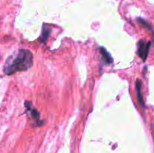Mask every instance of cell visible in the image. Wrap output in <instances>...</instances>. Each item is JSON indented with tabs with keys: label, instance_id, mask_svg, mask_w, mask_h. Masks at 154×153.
Masks as SVG:
<instances>
[{
	"label": "cell",
	"instance_id": "cell-5",
	"mask_svg": "<svg viewBox=\"0 0 154 153\" xmlns=\"http://www.w3.org/2000/svg\"><path fill=\"white\" fill-rule=\"evenodd\" d=\"M99 52L102 56V58L105 63L107 64H111L113 62V58L109 52L107 51V50L104 47H99Z\"/></svg>",
	"mask_w": 154,
	"mask_h": 153
},
{
	"label": "cell",
	"instance_id": "cell-6",
	"mask_svg": "<svg viewBox=\"0 0 154 153\" xmlns=\"http://www.w3.org/2000/svg\"><path fill=\"white\" fill-rule=\"evenodd\" d=\"M141 81L140 80H136V90H137V98H138V100L140 104H141V106L143 107L145 106V104H144V100H143L142 94H141Z\"/></svg>",
	"mask_w": 154,
	"mask_h": 153
},
{
	"label": "cell",
	"instance_id": "cell-7",
	"mask_svg": "<svg viewBox=\"0 0 154 153\" xmlns=\"http://www.w3.org/2000/svg\"><path fill=\"white\" fill-rule=\"evenodd\" d=\"M138 20L140 21V23L142 24V25L144 26L147 27V28H150V26L148 25V23H147V22H146L145 20H142V19H138Z\"/></svg>",
	"mask_w": 154,
	"mask_h": 153
},
{
	"label": "cell",
	"instance_id": "cell-1",
	"mask_svg": "<svg viewBox=\"0 0 154 153\" xmlns=\"http://www.w3.org/2000/svg\"><path fill=\"white\" fill-rule=\"evenodd\" d=\"M33 65V54L29 50L20 49L8 57L3 67L6 75L24 71Z\"/></svg>",
	"mask_w": 154,
	"mask_h": 153
},
{
	"label": "cell",
	"instance_id": "cell-4",
	"mask_svg": "<svg viewBox=\"0 0 154 153\" xmlns=\"http://www.w3.org/2000/svg\"><path fill=\"white\" fill-rule=\"evenodd\" d=\"M51 28H50L47 25L44 24L43 28H42V34H41L40 38H39V42L43 44L46 43L48 37H49V34H51Z\"/></svg>",
	"mask_w": 154,
	"mask_h": 153
},
{
	"label": "cell",
	"instance_id": "cell-3",
	"mask_svg": "<svg viewBox=\"0 0 154 153\" xmlns=\"http://www.w3.org/2000/svg\"><path fill=\"white\" fill-rule=\"evenodd\" d=\"M25 106L27 110L30 112L31 117L32 119L35 122V123H41L40 118H39V113L37 110L32 105V104L29 101H25Z\"/></svg>",
	"mask_w": 154,
	"mask_h": 153
},
{
	"label": "cell",
	"instance_id": "cell-2",
	"mask_svg": "<svg viewBox=\"0 0 154 153\" xmlns=\"http://www.w3.org/2000/svg\"><path fill=\"white\" fill-rule=\"evenodd\" d=\"M151 42H145L144 40H140L138 44V55L142 59L143 62L146 61V58L148 56Z\"/></svg>",
	"mask_w": 154,
	"mask_h": 153
}]
</instances>
